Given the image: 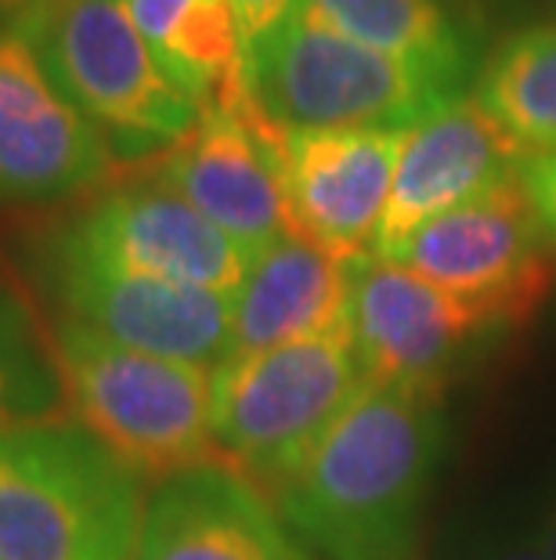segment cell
I'll list each match as a JSON object with an SVG mask.
<instances>
[{
	"label": "cell",
	"mask_w": 556,
	"mask_h": 560,
	"mask_svg": "<svg viewBox=\"0 0 556 560\" xmlns=\"http://www.w3.org/2000/svg\"><path fill=\"white\" fill-rule=\"evenodd\" d=\"M539 539H542V550H546V560H556V503L539 524Z\"/></svg>",
	"instance_id": "25"
},
{
	"label": "cell",
	"mask_w": 556,
	"mask_h": 560,
	"mask_svg": "<svg viewBox=\"0 0 556 560\" xmlns=\"http://www.w3.org/2000/svg\"><path fill=\"white\" fill-rule=\"evenodd\" d=\"M405 130L282 135L293 232L336 257L372 254Z\"/></svg>",
	"instance_id": "14"
},
{
	"label": "cell",
	"mask_w": 556,
	"mask_h": 560,
	"mask_svg": "<svg viewBox=\"0 0 556 560\" xmlns=\"http://www.w3.org/2000/svg\"><path fill=\"white\" fill-rule=\"evenodd\" d=\"M347 326L365 384H398L437 395H445L448 380L495 337L510 332L481 307L376 254L351 260Z\"/></svg>",
	"instance_id": "9"
},
{
	"label": "cell",
	"mask_w": 556,
	"mask_h": 560,
	"mask_svg": "<svg viewBox=\"0 0 556 560\" xmlns=\"http://www.w3.org/2000/svg\"><path fill=\"white\" fill-rule=\"evenodd\" d=\"M300 15L466 94L481 69L470 19L445 0H300Z\"/></svg>",
	"instance_id": "17"
},
{
	"label": "cell",
	"mask_w": 556,
	"mask_h": 560,
	"mask_svg": "<svg viewBox=\"0 0 556 560\" xmlns=\"http://www.w3.org/2000/svg\"><path fill=\"white\" fill-rule=\"evenodd\" d=\"M33 279L51 318H69L120 348L217 369L232 354V296L109 268L47 229L33 254Z\"/></svg>",
	"instance_id": "7"
},
{
	"label": "cell",
	"mask_w": 556,
	"mask_h": 560,
	"mask_svg": "<svg viewBox=\"0 0 556 560\" xmlns=\"http://www.w3.org/2000/svg\"><path fill=\"white\" fill-rule=\"evenodd\" d=\"M556 249L520 177L441 213L394 257L484 315L520 329L556 285Z\"/></svg>",
	"instance_id": "8"
},
{
	"label": "cell",
	"mask_w": 556,
	"mask_h": 560,
	"mask_svg": "<svg viewBox=\"0 0 556 560\" xmlns=\"http://www.w3.org/2000/svg\"><path fill=\"white\" fill-rule=\"evenodd\" d=\"M445 4L459 11L463 19H470V15H477V11H488L492 4H502V0H445Z\"/></svg>",
	"instance_id": "26"
},
{
	"label": "cell",
	"mask_w": 556,
	"mask_h": 560,
	"mask_svg": "<svg viewBox=\"0 0 556 560\" xmlns=\"http://www.w3.org/2000/svg\"><path fill=\"white\" fill-rule=\"evenodd\" d=\"M441 441L437 390L365 384L271 506L322 560H416Z\"/></svg>",
	"instance_id": "1"
},
{
	"label": "cell",
	"mask_w": 556,
	"mask_h": 560,
	"mask_svg": "<svg viewBox=\"0 0 556 560\" xmlns=\"http://www.w3.org/2000/svg\"><path fill=\"white\" fill-rule=\"evenodd\" d=\"M51 232L109 268L221 296L239 290L253 260L156 174L109 188Z\"/></svg>",
	"instance_id": "11"
},
{
	"label": "cell",
	"mask_w": 556,
	"mask_h": 560,
	"mask_svg": "<svg viewBox=\"0 0 556 560\" xmlns=\"http://www.w3.org/2000/svg\"><path fill=\"white\" fill-rule=\"evenodd\" d=\"M524 156L473 94L445 102L405 130L372 254L394 260L423 224L513 182Z\"/></svg>",
	"instance_id": "13"
},
{
	"label": "cell",
	"mask_w": 556,
	"mask_h": 560,
	"mask_svg": "<svg viewBox=\"0 0 556 560\" xmlns=\"http://www.w3.org/2000/svg\"><path fill=\"white\" fill-rule=\"evenodd\" d=\"M47 340L73 423L134 478L163 485L221 463L210 427L214 369L120 348L69 318L47 322Z\"/></svg>",
	"instance_id": "3"
},
{
	"label": "cell",
	"mask_w": 556,
	"mask_h": 560,
	"mask_svg": "<svg viewBox=\"0 0 556 560\" xmlns=\"http://www.w3.org/2000/svg\"><path fill=\"white\" fill-rule=\"evenodd\" d=\"M228 4H232L235 26H239L242 51H246L250 44H257L275 26H282V22L300 8V0H228Z\"/></svg>",
	"instance_id": "22"
},
{
	"label": "cell",
	"mask_w": 556,
	"mask_h": 560,
	"mask_svg": "<svg viewBox=\"0 0 556 560\" xmlns=\"http://www.w3.org/2000/svg\"><path fill=\"white\" fill-rule=\"evenodd\" d=\"M58 409H66V398L47 329L0 276V431L55 420Z\"/></svg>",
	"instance_id": "20"
},
{
	"label": "cell",
	"mask_w": 556,
	"mask_h": 560,
	"mask_svg": "<svg viewBox=\"0 0 556 560\" xmlns=\"http://www.w3.org/2000/svg\"><path fill=\"white\" fill-rule=\"evenodd\" d=\"M62 4V0H0V33L19 30L22 22H29L40 11Z\"/></svg>",
	"instance_id": "23"
},
{
	"label": "cell",
	"mask_w": 556,
	"mask_h": 560,
	"mask_svg": "<svg viewBox=\"0 0 556 560\" xmlns=\"http://www.w3.org/2000/svg\"><path fill=\"white\" fill-rule=\"evenodd\" d=\"M242 91L279 135L412 130L459 91L300 11L242 51Z\"/></svg>",
	"instance_id": "4"
},
{
	"label": "cell",
	"mask_w": 556,
	"mask_h": 560,
	"mask_svg": "<svg viewBox=\"0 0 556 560\" xmlns=\"http://www.w3.org/2000/svg\"><path fill=\"white\" fill-rule=\"evenodd\" d=\"M520 182H524V188H528V199L539 213L542 232H546V240L556 249V149L546 152V156L524 163Z\"/></svg>",
	"instance_id": "21"
},
{
	"label": "cell",
	"mask_w": 556,
	"mask_h": 560,
	"mask_svg": "<svg viewBox=\"0 0 556 560\" xmlns=\"http://www.w3.org/2000/svg\"><path fill=\"white\" fill-rule=\"evenodd\" d=\"M134 560H315L271 499L224 463L152 488Z\"/></svg>",
	"instance_id": "15"
},
{
	"label": "cell",
	"mask_w": 556,
	"mask_h": 560,
	"mask_svg": "<svg viewBox=\"0 0 556 560\" xmlns=\"http://www.w3.org/2000/svg\"><path fill=\"white\" fill-rule=\"evenodd\" d=\"M130 22L177 88L214 105L242 77V40L228 0H123Z\"/></svg>",
	"instance_id": "18"
},
{
	"label": "cell",
	"mask_w": 556,
	"mask_h": 560,
	"mask_svg": "<svg viewBox=\"0 0 556 560\" xmlns=\"http://www.w3.org/2000/svg\"><path fill=\"white\" fill-rule=\"evenodd\" d=\"M11 33L29 44L58 94L109 138L113 156L170 149L203 116V105L163 73L123 0H62Z\"/></svg>",
	"instance_id": "6"
},
{
	"label": "cell",
	"mask_w": 556,
	"mask_h": 560,
	"mask_svg": "<svg viewBox=\"0 0 556 560\" xmlns=\"http://www.w3.org/2000/svg\"><path fill=\"white\" fill-rule=\"evenodd\" d=\"M145 481L73 420L0 431V560H134Z\"/></svg>",
	"instance_id": "2"
},
{
	"label": "cell",
	"mask_w": 556,
	"mask_h": 560,
	"mask_svg": "<svg viewBox=\"0 0 556 560\" xmlns=\"http://www.w3.org/2000/svg\"><path fill=\"white\" fill-rule=\"evenodd\" d=\"M152 174L253 257L293 232L282 135L250 105L242 77L206 105Z\"/></svg>",
	"instance_id": "10"
},
{
	"label": "cell",
	"mask_w": 556,
	"mask_h": 560,
	"mask_svg": "<svg viewBox=\"0 0 556 560\" xmlns=\"http://www.w3.org/2000/svg\"><path fill=\"white\" fill-rule=\"evenodd\" d=\"M488 560H546V550H542V539H539V528L528 532V535H517V539L502 542Z\"/></svg>",
	"instance_id": "24"
},
{
	"label": "cell",
	"mask_w": 556,
	"mask_h": 560,
	"mask_svg": "<svg viewBox=\"0 0 556 560\" xmlns=\"http://www.w3.org/2000/svg\"><path fill=\"white\" fill-rule=\"evenodd\" d=\"M473 98L502 127L524 163L556 149V22L502 37L473 77Z\"/></svg>",
	"instance_id": "19"
},
{
	"label": "cell",
	"mask_w": 556,
	"mask_h": 560,
	"mask_svg": "<svg viewBox=\"0 0 556 560\" xmlns=\"http://www.w3.org/2000/svg\"><path fill=\"white\" fill-rule=\"evenodd\" d=\"M351 260L297 232L260 249L232 293V354L268 351L340 326L347 318Z\"/></svg>",
	"instance_id": "16"
},
{
	"label": "cell",
	"mask_w": 556,
	"mask_h": 560,
	"mask_svg": "<svg viewBox=\"0 0 556 560\" xmlns=\"http://www.w3.org/2000/svg\"><path fill=\"white\" fill-rule=\"evenodd\" d=\"M109 171V138L58 94L26 40L0 33V202L55 207Z\"/></svg>",
	"instance_id": "12"
},
{
	"label": "cell",
	"mask_w": 556,
	"mask_h": 560,
	"mask_svg": "<svg viewBox=\"0 0 556 560\" xmlns=\"http://www.w3.org/2000/svg\"><path fill=\"white\" fill-rule=\"evenodd\" d=\"M365 387L347 318L315 337L232 354L214 369V448L260 492L286 481Z\"/></svg>",
	"instance_id": "5"
}]
</instances>
